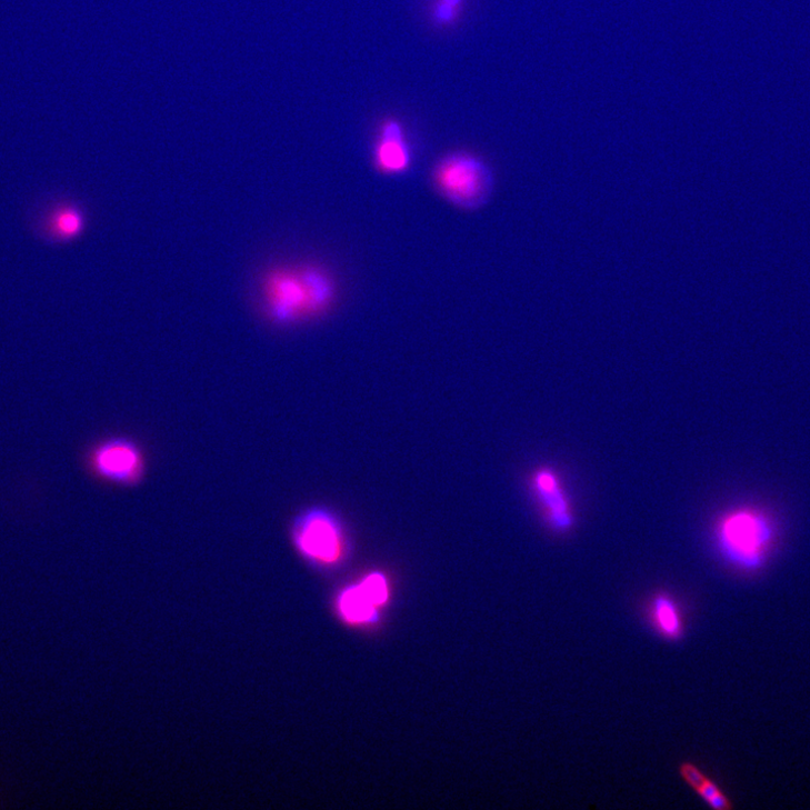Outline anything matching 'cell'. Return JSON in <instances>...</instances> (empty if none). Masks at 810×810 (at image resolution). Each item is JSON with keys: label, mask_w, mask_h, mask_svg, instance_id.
Segmentation results:
<instances>
[{"label": "cell", "mask_w": 810, "mask_h": 810, "mask_svg": "<svg viewBox=\"0 0 810 810\" xmlns=\"http://www.w3.org/2000/svg\"><path fill=\"white\" fill-rule=\"evenodd\" d=\"M260 298L270 322L292 326L324 316L336 302L337 286L317 264L279 266L263 274Z\"/></svg>", "instance_id": "6da1fadb"}, {"label": "cell", "mask_w": 810, "mask_h": 810, "mask_svg": "<svg viewBox=\"0 0 810 810\" xmlns=\"http://www.w3.org/2000/svg\"><path fill=\"white\" fill-rule=\"evenodd\" d=\"M431 180L443 200L468 211L483 208L494 189L490 167L468 152H453L441 158L433 167Z\"/></svg>", "instance_id": "7a4b0ae2"}, {"label": "cell", "mask_w": 810, "mask_h": 810, "mask_svg": "<svg viewBox=\"0 0 810 810\" xmlns=\"http://www.w3.org/2000/svg\"><path fill=\"white\" fill-rule=\"evenodd\" d=\"M768 517L753 509H739L726 516L717 528L720 550L736 566L757 569L764 561L773 539Z\"/></svg>", "instance_id": "3957f363"}, {"label": "cell", "mask_w": 810, "mask_h": 810, "mask_svg": "<svg viewBox=\"0 0 810 810\" xmlns=\"http://www.w3.org/2000/svg\"><path fill=\"white\" fill-rule=\"evenodd\" d=\"M89 467L102 480L131 487L143 479L146 458L143 450L134 440L113 437L93 449L89 457Z\"/></svg>", "instance_id": "277c9868"}, {"label": "cell", "mask_w": 810, "mask_h": 810, "mask_svg": "<svg viewBox=\"0 0 810 810\" xmlns=\"http://www.w3.org/2000/svg\"><path fill=\"white\" fill-rule=\"evenodd\" d=\"M341 531L333 516L318 508L302 512L292 526L293 540L300 552L322 562H332L339 557Z\"/></svg>", "instance_id": "5b68a950"}, {"label": "cell", "mask_w": 810, "mask_h": 810, "mask_svg": "<svg viewBox=\"0 0 810 810\" xmlns=\"http://www.w3.org/2000/svg\"><path fill=\"white\" fill-rule=\"evenodd\" d=\"M377 168L388 174L407 171L411 164V152L402 126L394 120L383 123L376 149Z\"/></svg>", "instance_id": "8992f818"}, {"label": "cell", "mask_w": 810, "mask_h": 810, "mask_svg": "<svg viewBox=\"0 0 810 810\" xmlns=\"http://www.w3.org/2000/svg\"><path fill=\"white\" fill-rule=\"evenodd\" d=\"M534 488L548 509L550 522L558 529L569 528L572 517L558 478L551 471H540L534 477Z\"/></svg>", "instance_id": "52a82bcc"}, {"label": "cell", "mask_w": 810, "mask_h": 810, "mask_svg": "<svg viewBox=\"0 0 810 810\" xmlns=\"http://www.w3.org/2000/svg\"><path fill=\"white\" fill-rule=\"evenodd\" d=\"M653 620L666 638L678 639L682 633V621L677 603L668 596H659L652 604Z\"/></svg>", "instance_id": "ba28073f"}, {"label": "cell", "mask_w": 810, "mask_h": 810, "mask_svg": "<svg viewBox=\"0 0 810 810\" xmlns=\"http://www.w3.org/2000/svg\"><path fill=\"white\" fill-rule=\"evenodd\" d=\"M373 606L359 587L347 591L341 599L342 612L350 620L363 621L370 619L373 613Z\"/></svg>", "instance_id": "9c48e42d"}, {"label": "cell", "mask_w": 810, "mask_h": 810, "mask_svg": "<svg viewBox=\"0 0 810 810\" xmlns=\"http://www.w3.org/2000/svg\"><path fill=\"white\" fill-rule=\"evenodd\" d=\"M54 236L60 239H71L78 236L83 228L82 214L72 208L59 210L51 222Z\"/></svg>", "instance_id": "30bf717a"}, {"label": "cell", "mask_w": 810, "mask_h": 810, "mask_svg": "<svg viewBox=\"0 0 810 810\" xmlns=\"http://www.w3.org/2000/svg\"><path fill=\"white\" fill-rule=\"evenodd\" d=\"M694 789L698 791L700 797L712 808L727 809L729 808V801L722 792L707 778H703Z\"/></svg>", "instance_id": "8fae6325"}, {"label": "cell", "mask_w": 810, "mask_h": 810, "mask_svg": "<svg viewBox=\"0 0 810 810\" xmlns=\"http://www.w3.org/2000/svg\"><path fill=\"white\" fill-rule=\"evenodd\" d=\"M462 0H437L433 7V19L439 24L452 23L459 16Z\"/></svg>", "instance_id": "7c38bea8"}, {"label": "cell", "mask_w": 810, "mask_h": 810, "mask_svg": "<svg viewBox=\"0 0 810 810\" xmlns=\"http://www.w3.org/2000/svg\"><path fill=\"white\" fill-rule=\"evenodd\" d=\"M359 588L362 589L373 604L383 603L387 600V582L379 574L369 577Z\"/></svg>", "instance_id": "4fadbf2b"}]
</instances>
